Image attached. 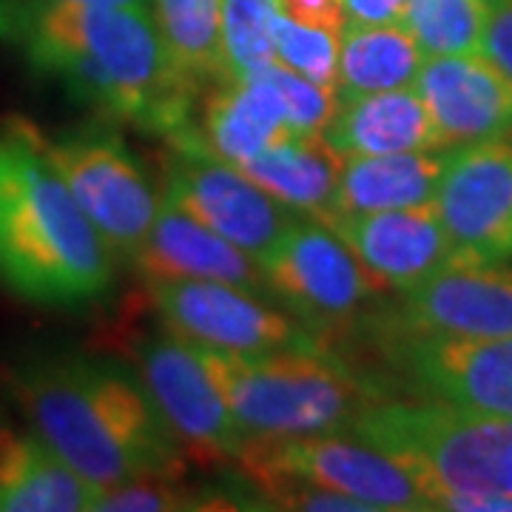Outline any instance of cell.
<instances>
[{
  "label": "cell",
  "instance_id": "28",
  "mask_svg": "<svg viewBox=\"0 0 512 512\" xmlns=\"http://www.w3.org/2000/svg\"><path fill=\"white\" fill-rule=\"evenodd\" d=\"M256 72L265 74L268 83L279 94L282 109H285V120H288L293 134H322L325 131L330 117L336 114V106H339L336 89L319 86L308 77L291 72L279 60L265 66V69H256Z\"/></svg>",
  "mask_w": 512,
  "mask_h": 512
},
{
  "label": "cell",
  "instance_id": "21",
  "mask_svg": "<svg viewBox=\"0 0 512 512\" xmlns=\"http://www.w3.org/2000/svg\"><path fill=\"white\" fill-rule=\"evenodd\" d=\"M444 160L447 154H436V151L345 157L336 185L333 217L413 208L433 202Z\"/></svg>",
  "mask_w": 512,
  "mask_h": 512
},
{
  "label": "cell",
  "instance_id": "5",
  "mask_svg": "<svg viewBox=\"0 0 512 512\" xmlns=\"http://www.w3.org/2000/svg\"><path fill=\"white\" fill-rule=\"evenodd\" d=\"M350 436L379 447L419 484L430 510L453 495L512 498V419L464 410L439 399L382 396Z\"/></svg>",
  "mask_w": 512,
  "mask_h": 512
},
{
  "label": "cell",
  "instance_id": "24",
  "mask_svg": "<svg viewBox=\"0 0 512 512\" xmlns=\"http://www.w3.org/2000/svg\"><path fill=\"white\" fill-rule=\"evenodd\" d=\"M165 57L197 89L228 77L222 52V0H151L148 3Z\"/></svg>",
  "mask_w": 512,
  "mask_h": 512
},
{
  "label": "cell",
  "instance_id": "29",
  "mask_svg": "<svg viewBox=\"0 0 512 512\" xmlns=\"http://www.w3.org/2000/svg\"><path fill=\"white\" fill-rule=\"evenodd\" d=\"M205 495L185 487V476H151L128 481L103 490L94 501V510L106 512H165L200 510Z\"/></svg>",
  "mask_w": 512,
  "mask_h": 512
},
{
  "label": "cell",
  "instance_id": "1",
  "mask_svg": "<svg viewBox=\"0 0 512 512\" xmlns=\"http://www.w3.org/2000/svg\"><path fill=\"white\" fill-rule=\"evenodd\" d=\"M0 26L18 37L35 69L106 120L165 143L194 128L202 89L171 66L146 6L18 0L0 3Z\"/></svg>",
  "mask_w": 512,
  "mask_h": 512
},
{
  "label": "cell",
  "instance_id": "19",
  "mask_svg": "<svg viewBox=\"0 0 512 512\" xmlns=\"http://www.w3.org/2000/svg\"><path fill=\"white\" fill-rule=\"evenodd\" d=\"M322 137L342 157L444 151L416 89L356 94L339 100Z\"/></svg>",
  "mask_w": 512,
  "mask_h": 512
},
{
  "label": "cell",
  "instance_id": "32",
  "mask_svg": "<svg viewBox=\"0 0 512 512\" xmlns=\"http://www.w3.org/2000/svg\"><path fill=\"white\" fill-rule=\"evenodd\" d=\"M348 26H390L402 23L407 0H342Z\"/></svg>",
  "mask_w": 512,
  "mask_h": 512
},
{
  "label": "cell",
  "instance_id": "22",
  "mask_svg": "<svg viewBox=\"0 0 512 512\" xmlns=\"http://www.w3.org/2000/svg\"><path fill=\"white\" fill-rule=\"evenodd\" d=\"M97 495L37 436H18L0 461V512H83Z\"/></svg>",
  "mask_w": 512,
  "mask_h": 512
},
{
  "label": "cell",
  "instance_id": "8",
  "mask_svg": "<svg viewBox=\"0 0 512 512\" xmlns=\"http://www.w3.org/2000/svg\"><path fill=\"white\" fill-rule=\"evenodd\" d=\"M248 484L299 478L362 501L370 512L430 510L419 484L379 447L350 433L328 436H245L234 458Z\"/></svg>",
  "mask_w": 512,
  "mask_h": 512
},
{
  "label": "cell",
  "instance_id": "25",
  "mask_svg": "<svg viewBox=\"0 0 512 512\" xmlns=\"http://www.w3.org/2000/svg\"><path fill=\"white\" fill-rule=\"evenodd\" d=\"M487 12L484 0H407L402 23L424 57L470 55L481 49Z\"/></svg>",
  "mask_w": 512,
  "mask_h": 512
},
{
  "label": "cell",
  "instance_id": "16",
  "mask_svg": "<svg viewBox=\"0 0 512 512\" xmlns=\"http://www.w3.org/2000/svg\"><path fill=\"white\" fill-rule=\"evenodd\" d=\"M325 225L348 245L384 291H413L453 262V248L433 202L390 211L336 214Z\"/></svg>",
  "mask_w": 512,
  "mask_h": 512
},
{
  "label": "cell",
  "instance_id": "13",
  "mask_svg": "<svg viewBox=\"0 0 512 512\" xmlns=\"http://www.w3.org/2000/svg\"><path fill=\"white\" fill-rule=\"evenodd\" d=\"M458 262L512 259V140L447 151L433 197Z\"/></svg>",
  "mask_w": 512,
  "mask_h": 512
},
{
  "label": "cell",
  "instance_id": "23",
  "mask_svg": "<svg viewBox=\"0 0 512 512\" xmlns=\"http://www.w3.org/2000/svg\"><path fill=\"white\" fill-rule=\"evenodd\" d=\"M421 49L404 23L348 26L339 49V100L356 94L407 89L421 69Z\"/></svg>",
  "mask_w": 512,
  "mask_h": 512
},
{
  "label": "cell",
  "instance_id": "6",
  "mask_svg": "<svg viewBox=\"0 0 512 512\" xmlns=\"http://www.w3.org/2000/svg\"><path fill=\"white\" fill-rule=\"evenodd\" d=\"M268 293L325 348L350 339L387 293L325 222L302 220L259 265Z\"/></svg>",
  "mask_w": 512,
  "mask_h": 512
},
{
  "label": "cell",
  "instance_id": "18",
  "mask_svg": "<svg viewBox=\"0 0 512 512\" xmlns=\"http://www.w3.org/2000/svg\"><path fill=\"white\" fill-rule=\"evenodd\" d=\"M194 126L202 146L242 165L259 151L293 137L276 89L262 72L225 77L200 94Z\"/></svg>",
  "mask_w": 512,
  "mask_h": 512
},
{
  "label": "cell",
  "instance_id": "7",
  "mask_svg": "<svg viewBox=\"0 0 512 512\" xmlns=\"http://www.w3.org/2000/svg\"><path fill=\"white\" fill-rule=\"evenodd\" d=\"M40 146L114 256L131 262L154 225L160 197L123 137L106 123H92L60 137L40 131Z\"/></svg>",
  "mask_w": 512,
  "mask_h": 512
},
{
  "label": "cell",
  "instance_id": "14",
  "mask_svg": "<svg viewBox=\"0 0 512 512\" xmlns=\"http://www.w3.org/2000/svg\"><path fill=\"white\" fill-rule=\"evenodd\" d=\"M390 319L407 333L447 339L512 336V268L504 262H458L424 279Z\"/></svg>",
  "mask_w": 512,
  "mask_h": 512
},
{
  "label": "cell",
  "instance_id": "33",
  "mask_svg": "<svg viewBox=\"0 0 512 512\" xmlns=\"http://www.w3.org/2000/svg\"><path fill=\"white\" fill-rule=\"evenodd\" d=\"M18 439V433H12L3 421H0V461H3V456H6V450L12 447V441Z\"/></svg>",
  "mask_w": 512,
  "mask_h": 512
},
{
  "label": "cell",
  "instance_id": "10",
  "mask_svg": "<svg viewBox=\"0 0 512 512\" xmlns=\"http://www.w3.org/2000/svg\"><path fill=\"white\" fill-rule=\"evenodd\" d=\"M117 342L134 362V373L168 430L183 444L185 456L205 467L234 461L242 430L231 416L197 348L160 325L157 333L120 330Z\"/></svg>",
  "mask_w": 512,
  "mask_h": 512
},
{
  "label": "cell",
  "instance_id": "2",
  "mask_svg": "<svg viewBox=\"0 0 512 512\" xmlns=\"http://www.w3.org/2000/svg\"><path fill=\"white\" fill-rule=\"evenodd\" d=\"M32 433L100 493L151 476H185L183 444L137 373L120 362L57 356L12 373Z\"/></svg>",
  "mask_w": 512,
  "mask_h": 512
},
{
  "label": "cell",
  "instance_id": "11",
  "mask_svg": "<svg viewBox=\"0 0 512 512\" xmlns=\"http://www.w3.org/2000/svg\"><path fill=\"white\" fill-rule=\"evenodd\" d=\"M362 333L382 350L387 367L410 382L416 396L512 419V336H419L399 328L382 311L367 319Z\"/></svg>",
  "mask_w": 512,
  "mask_h": 512
},
{
  "label": "cell",
  "instance_id": "35",
  "mask_svg": "<svg viewBox=\"0 0 512 512\" xmlns=\"http://www.w3.org/2000/svg\"><path fill=\"white\" fill-rule=\"evenodd\" d=\"M484 3H487V6H493V3H498V0H484Z\"/></svg>",
  "mask_w": 512,
  "mask_h": 512
},
{
  "label": "cell",
  "instance_id": "12",
  "mask_svg": "<svg viewBox=\"0 0 512 512\" xmlns=\"http://www.w3.org/2000/svg\"><path fill=\"white\" fill-rule=\"evenodd\" d=\"M148 308L157 322L191 348L222 353H268L319 345L288 311L262 293L205 279H174L148 285Z\"/></svg>",
  "mask_w": 512,
  "mask_h": 512
},
{
  "label": "cell",
  "instance_id": "15",
  "mask_svg": "<svg viewBox=\"0 0 512 512\" xmlns=\"http://www.w3.org/2000/svg\"><path fill=\"white\" fill-rule=\"evenodd\" d=\"M413 89L444 151L512 137V80L481 52L424 57Z\"/></svg>",
  "mask_w": 512,
  "mask_h": 512
},
{
  "label": "cell",
  "instance_id": "31",
  "mask_svg": "<svg viewBox=\"0 0 512 512\" xmlns=\"http://www.w3.org/2000/svg\"><path fill=\"white\" fill-rule=\"evenodd\" d=\"M276 3H279V12L296 23L316 26L339 37L348 29V15H345L342 0H276Z\"/></svg>",
  "mask_w": 512,
  "mask_h": 512
},
{
  "label": "cell",
  "instance_id": "9",
  "mask_svg": "<svg viewBox=\"0 0 512 512\" xmlns=\"http://www.w3.org/2000/svg\"><path fill=\"white\" fill-rule=\"evenodd\" d=\"M160 197L237 245L254 262H265L302 214L274 200L237 165L202 146L197 128L171 140L163 157Z\"/></svg>",
  "mask_w": 512,
  "mask_h": 512
},
{
  "label": "cell",
  "instance_id": "4",
  "mask_svg": "<svg viewBox=\"0 0 512 512\" xmlns=\"http://www.w3.org/2000/svg\"><path fill=\"white\" fill-rule=\"evenodd\" d=\"M197 353L242 436L350 433L367 407L387 396L325 345L268 353L197 348Z\"/></svg>",
  "mask_w": 512,
  "mask_h": 512
},
{
  "label": "cell",
  "instance_id": "27",
  "mask_svg": "<svg viewBox=\"0 0 512 512\" xmlns=\"http://www.w3.org/2000/svg\"><path fill=\"white\" fill-rule=\"evenodd\" d=\"M339 49L342 37L285 18L276 20V60L291 72L308 77L319 86L336 89L339 83Z\"/></svg>",
  "mask_w": 512,
  "mask_h": 512
},
{
  "label": "cell",
  "instance_id": "20",
  "mask_svg": "<svg viewBox=\"0 0 512 512\" xmlns=\"http://www.w3.org/2000/svg\"><path fill=\"white\" fill-rule=\"evenodd\" d=\"M342 163L345 157L322 134H293L237 168L296 214L328 222Z\"/></svg>",
  "mask_w": 512,
  "mask_h": 512
},
{
  "label": "cell",
  "instance_id": "34",
  "mask_svg": "<svg viewBox=\"0 0 512 512\" xmlns=\"http://www.w3.org/2000/svg\"><path fill=\"white\" fill-rule=\"evenodd\" d=\"M77 3H103V6H146L151 0H77Z\"/></svg>",
  "mask_w": 512,
  "mask_h": 512
},
{
  "label": "cell",
  "instance_id": "26",
  "mask_svg": "<svg viewBox=\"0 0 512 512\" xmlns=\"http://www.w3.org/2000/svg\"><path fill=\"white\" fill-rule=\"evenodd\" d=\"M276 0H222V52L228 77L276 63Z\"/></svg>",
  "mask_w": 512,
  "mask_h": 512
},
{
  "label": "cell",
  "instance_id": "30",
  "mask_svg": "<svg viewBox=\"0 0 512 512\" xmlns=\"http://www.w3.org/2000/svg\"><path fill=\"white\" fill-rule=\"evenodd\" d=\"M478 52L487 60H493L512 80V0H498L490 6Z\"/></svg>",
  "mask_w": 512,
  "mask_h": 512
},
{
  "label": "cell",
  "instance_id": "17",
  "mask_svg": "<svg viewBox=\"0 0 512 512\" xmlns=\"http://www.w3.org/2000/svg\"><path fill=\"white\" fill-rule=\"evenodd\" d=\"M131 265L146 279V285L174 279H205L239 285L256 293L268 291L259 262L165 197H160L154 225L137 254L131 256Z\"/></svg>",
  "mask_w": 512,
  "mask_h": 512
},
{
  "label": "cell",
  "instance_id": "3",
  "mask_svg": "<svg viewBox=\"0 0 512 512\" xmlns=\"http://www.w3.org/2000/svg\"><path fill=\"white\" fill-rule=\"evenodd\" d=\"M114 251L43 154L40 128L12 117L0 131V276L12 291L80 308L114 285Z\"/></svg>",
  "mask_w": 512,
  "mask_h": 512
}]
</instances>
